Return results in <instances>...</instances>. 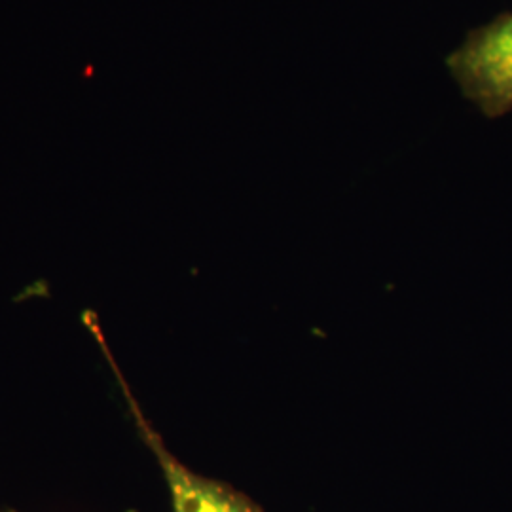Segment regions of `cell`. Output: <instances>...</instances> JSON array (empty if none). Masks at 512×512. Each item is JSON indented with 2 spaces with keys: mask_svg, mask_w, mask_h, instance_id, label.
<instances>
[{
  "mask_svg": "<svg viewBox=\"0 0 512 512\" xmlns=\"http://www.w3.org/2000/svg\"><path fill=\"white\" fill-rule=\"evenodd\" d=\"M450 73L461 92L486 116L512 110V16L473 31L448 57Z\"/></svg>",
  "mask_w": 512,
  "mask_h": 512,
  "instance_id": "6da1fadb",
  "label": "cell"
},
{
  "mask_svg": "<svg viewBox=\"0 0 512 512\" xmlns=\"http://www.w3.org/2000/svg\"><path fill=\"white\" fill-rule=\"evenodd\" d=\"M150 448L156 452L171 492L173 512H260L255 503L217 480L196 475L173 458L160 437L143 423Z\"/></svg>",
  "mask_w": 512,
  "mask_h": 512,
  "instance_id": "7a4b0ae2",
  "label": "cell"
}]
</instances>
